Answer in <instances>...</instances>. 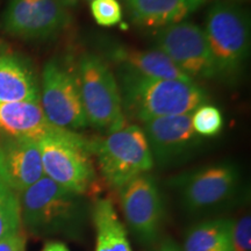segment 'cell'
Instances as JSON below:
<instances>
[{"label": "cell", "instance_id": "6da1fadb", "mask_svg": "<svg viewBox=\"0 0 251 251\" xmlns=\"http://www.w3.org/2000/svg\"><path fill=\"white\" fill-rule=\"evenodd\" d=\"M119 79L122 111L143 124L191 114L207 100L205 90L194 81L151 79L126 71H119Z\"/></svg>", "mask_w": 251, "mask_h": 251}, {"label": "cell", "instance_id": "7a4b0ae2", "mask_svg": "<svg viewBox=\"0 0 251 251\" xmlns=\"http://www.w3.org/2000/svg\"><path fill=\"white\" fill-rule=\"evenodd\" d=\"M18 197L21 224L33 235L79 236L85 213L80 196L43 176Z\"/></svg>", "mask_w": 251, "mask_h": 251}, {"label": "cell", "instance_id": "3957f363", "mask_svg": "<svg viewBox=\"0 0 251 251\" xmlns=\"http://www.w3.org/2000/svg\"><path fill=\"white\" fill-rule=\"evenodd\" d=\"M37 144L46 177L78 196L92 191L96 171L90 142L75 131L55 127Z\"/></svg>", "mask_w": 251, "mask_h": 251}, {"label": "cell", "instance_id": "277c9868", "mask_svg": "<svg viewBox=\"0 0 251 251\" xmlns=\"http://www.w3.org/2000/svg\"><path fill=\"white\" fill-rule=\"evenodd\" d=\"M205 35L218 77H237L250 54V17L234 2L215 1L206 15Z\"/></svg>", "mask_w": 251, "mask_h": 251}, {"label": "cell", "instance_id": "5b68a950", "mask_svg": "<svg viewBox=\"0 0 251 251\" xmlns=\"http://www.w3.org/2000/svg\"><path fill=\"white\" fill-rule=\"evenodd\" d=\"M90 144L91 151L98 159L103 180L115 190H121L153 166L146 134L136 125H125L111 131L103 140Z\"/></svg>", "mask_w": 251, "mask_h": 251}, {"label": "cell", "instance_id": "8992f818", "mask_svg": "<svg viewBox=\"0 0 251 251\" xmlns=\"http://www.w3.org/2000/svg\"><path fill=\"white\" fill-rule=\"evenodd\" d=\"M77 81L87 122L111 133L125 126L119 84L99 56L85 54L78 62Z\"/></svg>", "mask_w": 251, "mask_h": 251}, {"label": "cell", "instance_id": "52a82bcc", "mask_svg": "<svg viewBox=\"0 0 251 251\" xmlns=\"http://www.w3.org/2000/svg\"><path fill=\"white\" fill-rule=\"evenodd\" d=\"M40 103L47 120L56 128L74 131L89 125L76 75L55 59L43 69Z\"/></svg>", "mask_w": 251, "mask_h": 251}, {"label": "cell", "instance_id": "ba28073f", "mask_svg": "<svg viewBox=\"0 0 251 251\" xmlns=\"http://www.w3.org/2000/svg\"><path fill=\"white\" fill-rule=\"evenodd\" d=\"M156 46L192 79L218 77L205 31L194 23L181 21L163 27L156 36Z\"/></svg>", "mask_w": 251, "mask_h": 251}, {"label": "cell", "instance_id": "9c48e42d", "mask_svg": "<svg viewBox=\"0 0 251 251\" xmlns=\"http://www.w3.org/2000/svg\"><path fill=\"white\" fill-rule=\"evenodd\" d=\"M68 24L62 0H9L1 23L6 33L24 40L49 39Z\"/></svg>", "mask_w": 251, "mask_h": 251}, {"label": "cell", "instance_id": "30bf717a", "mask_svg": "<svg viewBox=\"0 0 251 251\" xmlns=\"http://www.w3.org/2000/svg\"><path fill=\"white\" fill-rule=\"evenodd\" d=\"M240 184L237 168L222 163L184 175L176 181L181 201L190 212H201L227 201L236 192Z\"/></svg>", "mask_w": 251, "mask_h": 251}, {"label": "cell", "instance_id": "8fae6325", "mask_svg": "<svg viewBox=\"0 0 251 251\" xmlns=\"http://www.w3.org/2000/svg\"><path fill=\"white\" fill-rule=\"evenodd\" d=\"M126 222L141 242L150 244L158 236L163 219V201L158 187L149 175L134 178L120 190Z\"/></svg>", "mask_w": 251, "mask_h": 251}, {"label": "cell", "instance_id": "7c38bea8", "mask_svg": "<svg viewBox=\"0 0 251 251\" xmlns=\"http://www.w3.org/2000/svg\"><path fill=\"white\" fill-rule=\"evenodd\" d=\"M153 162L171 165L190 156L200 146L199 135L192 126V115L157 118L143 124Z\"/></svg>", "mask_w": 251, "mask_h": 251}, {"label": "cell", "instance_id": "4fadbf2b", "mask_svg": "<svg viewBox=\"0 0 251 251\" xmlns=\"http://www.w3.org/2000/svg\"><path fill=\"white\" fill-rule=\"evenodd\" d=\"M45 176L39 144L8 139L0 144V179L14 192H23Z\"/></svg>", "mask_w": 251, "mask_h": 251}, {"label": "cell", "instance_id": "5bb4252c", "mask_svg": "<svg viewBox=\"0 0 251 251\" xmlns=\"http://www.w3.org/2000/svg\"><path fill=\"white\" fill-rule=\"evenodd\" d=\"M107 56L118 65L119 71L151 79L193 81L168 56L159 50H139L124 46H113Z\"/></svg>", "mask_w": 251, "mask_h": 251}, {"label": "cell", "instance_id": "9a60e30c", "mask_svg": "<svg viewBox=\"0 0 251 251\" xmlns=\"http://www.w3.org/2000/svg\"><path fill=\"white\" fill-rule=\"evenodd\" d=\"M40 101L0 102V129L9 139L39 141L54 129Z\"/></svg>", "mask_w": 251, "mask_h": 251}, {"label": "cell", "instance_id": "2e32d148", "mask_svg": "<svg viewBox=\"0 0 251 251\" xmlns=\"http://www.w3.org/2000/svg\"><path fill=\"white\" fill-rule=\"evenodd\" d=\"M205 0H127L130 15L144 27H166L184 21Z\"/></svg>", "mask_w": 251, "mask_h": 251}, {"label": "cell", "instance_id": "e0dca14e", "mask_svg": "<svg viewBox=\"0 0 251 251\" xmlns=\"http://www.w3.org/2000/svg\"><path fill=\"white\" fill-rule=\"evenodd\" d=\"M40 101L33 71L17 56L0 54V102Z\"/></svg>", "mask_w": 251, "mask_h": 251}, {"label": "cell", "instance_id": "ac0fdd59", "mask_svg": "<svg viewBox=\"0 0 251 251\" xmlns=\"http://www.w3.org/2000/svg\"><path fill=\"white\" fill-rule=\"evenodd\" d=\"M97 231L94 251H133L127 231L109 199H97L92 209Z\"/></svg>", "mask_w": 251, "mask_h": 251}, {"label": "cell", "instance_id": "d6986e66", "mask_svg": "<svg viewBox=\"0 0 251 251\" xmlns=\"http://www.w3.org/2000/svg\"><path fill=\"white\" fill-rule=\"evenodd\" d=\"M230 219H215L194 226L185 237L184 251H234Z\"/></svg>", "mask_w": 251, "mask_h": 251}, {"label": "cell", "instance_id": "ffe728a7", "mask_svg": "<svg viewBox=\"0 0 251 251\" xmlns=\"http://www.w3.org/2000/svg\"><path fill=\"white\" fill-rule=\"evenodd\" d=\"M21 229L18 194L0 179V240Z\"/></svg>", "mask_w": 251, "mask_h": 251}, {"label": "cell", "instance_id": "44dd1931", "mask_svg": "<svg viewBox=\"0 0 251 251\" xmlns=\"http://www.w3.org/2000/svg\"><path fill=\"white\" fill-rule=\"evenodd\" d=\"M192 126L199 136H215L224 127V118L215 106L201 105L192 115Z\"/></svg>", "mask_w": 251, "mask_h": 251}, {"label": "cell", "instance_id": "7402d4cb", "mask_svg": "<svg viewBox=\"0 0 251 251\" xmlns=\"http://www.w3.org/2000/svg\"><path fill=\"white\" fill-rule=\"evenodd\" d=\"M91 13L100 26L112 27L121 21L122 7L118 0H92Z\"/></svg>", "mask_w": 251, "mask_h": 251}, {"label": "cell", "instance_id": "603a6c76", "mask_svg": "<svg viewBox=\"0 0 251 251\" xmlns=\"http://www.w3.org/2000/svg\"><path fill=\"white\" fill-rule=\"evenodd\" d=\"M233 247L234 251L251 250V218L247 214L233 225Z\"/></svg>", "mask_w": 251, "mask_h": 251}, {"label": "cell", "instance_id": "cb8c5ba5", "mask_svg": "<svg viewBox=\"0 0 251 251\" xmlns=\"http://www.w3.org/2000/svg\"><path fill=\"white\" fill-rule=\"evenodd\" d=\"M0 251H26V236L18 230L0 240Z\"/></svg>", "mask_w": 251, "mask_h": 251}, {"label": "cell", "instance_id": "d4e9b609", "mask_svg": "<svg viewBox=\"0 0 251 251\" xmlns=\"http://www.w3.org/2000/svg\"><path fill=\"white\" fill-rule=\"evenodd\" d=\"M41 251H70L62 242H48Z\"/></svg>", "mask_w": 251, "mask_h": 251}, {"label": "cell", "instance_id": "484cf974", "mask_svg": "<svg viewBox=\"0 0 251 251\" xmlns=\"http://www.w3.org/2000/svg\"><path fill=\"white\" fill-rule=\"evenodd\" d=\"M159 251H180L179 248L177 247V244L172 241H166L159 248Z\"/></svg>", "mask_w": 251, "mask_h": 251}, {"label": "cell", "instance_id": "4316f807", "mask_svg": "<svg viewBox=\"0 0 251 251\" xmlns=\"http://www.w3.org/2000/svg\"><path fill=\"white\" fill-rule=\"evenodd\" d=\"M91 1H92V0H91Z\"/></svg>", "mask_w": 251, "mask_h": 251}]
</instances>
